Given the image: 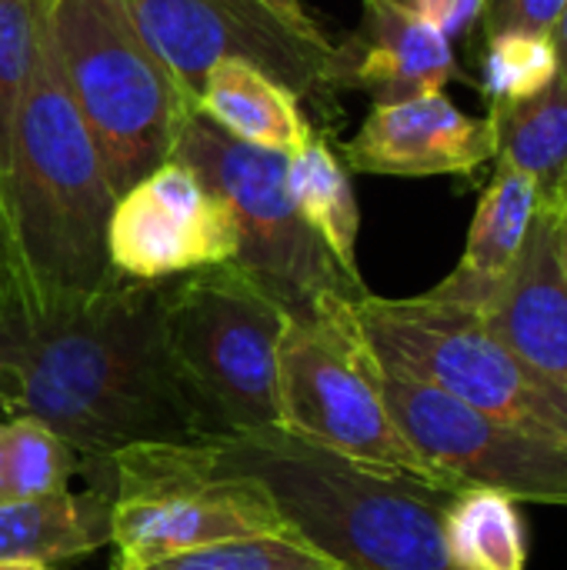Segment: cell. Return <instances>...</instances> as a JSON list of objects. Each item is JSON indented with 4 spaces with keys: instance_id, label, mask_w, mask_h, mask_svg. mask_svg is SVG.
<instances>
[{
    "instance_id": "cell-1",
    "label": "cell",
    "mask_w": 567,
    "mask_h": 570,
    "mask_svg": "<svg viewBox=\"0 0 567 570\" xmlns=\"http://www.w3.org/2000/svg\"><path fill=\"white\" fill-rule=\"evenodd\" d=\"M167 287L117 277L50 307H0V411L47 424L94 464L217 438L170 361Z\"/></svg>"
},
{
    "instance_id": "cell-2",
    "label": "cell",
    "mask_w": 567,
    "mask_h": 570,
    "mask_svg": "<svg viewBox=\"0 0 567 570\" xmlns=\"http://www.w3.org/2000/svg\"><path fill=\"white\" fill-rule=\"evenodd\" d=\"M114 204L104 160L60 70L50 0H40L0 210L3 307H50L114 284Z\"/></svg>"
},
{
    "instance_id": "cell-3",
    "label": "cell",
    "mask_w": 567,
    "mask_h": 570,
    "mask_svg": "<svg viewBox=\"0 0 567 570\" xmlns=\"http://www.w3.org/2000/svg\"><path fill=\"white\" fill-rule=\"evenodd\" d=\"M204 444L214 471L254 478L287 528L344 570H454L444 548V511L465 488L368 468L281 428Z\"/></svg>"
},
{
    "instance_id": "cell-4",
    "label": "cell",
    "mask_w": 567,
    "mask_h": 570,
    "mask_svg": "<svg viewBox=\"0 0 567 570\" xmlns=\"http://www.w3.org/2000/svg\"><path fill=\"white\" fill-rule=\"evenodd\" d=\"M50 27L67 90L120 197L174 157L197 100L140 37L124 0H50Z\"/></svg>"
},
{
    "instance_id": "cell-5",
    "label": "cell",
    "mask_w": 567,
    "mask_h": 570,
    "mask_svg": "<svg viewBox=\"0 0 567 570\" xmlns=\"http://www.w3.org/2000/svg\"><path fill=\"white\" fill-rule=\"evenodd\" d=\"M281 431L348 461L438 488H471L428 464L394 424L378 354L364 341L354 301L334 297L311 321L287 317L277 347Z\"/></svg>"
},
{
    "instance_id": "cell-6",
    "label": "cell",
    "mask_w": 567,
    "mask_h": 570,
    "mask_svg": "<svg viewBox=\"0 0 567 570\" xmlns=\"http://www.w3.org/2000/svg\"><path fill=\"white\" fill-rule=\"evenodd\" d=\"M170 160H184L227 204L237 224V257L231 261L287 317L311 321L328 301H361L354 281L307 227L287 190V154L227 137L201 110L187 120Z\"/></svg>"
},
{
    "instance_id": "cell-7",
    "label": "cell",
    "mask_w": 567,
    "mask_h": 570,
    "mask_svg": "<svg viewBox=\"0 0 567 570\" xmlns=\"http://www.w3.org/2000/svg\"><path fill=\"white\" fill-rule=\"evenodd\" d=\"M287 314L234 264L170 281L164 327L170 361L217 438L281 428L277 347Z\"/></svg>"
},
{
    "instance_id": "cell-8",
    "label": "cell",
    "mask_w": 567,
    "mask_h": 570,
    "mask_svg": "<svg viewBox=\"0 0 567 570\" xmlns=\"http://www.w3.org/2000/svg\"><path fill=\"white\" fill-rule=\"evenodd\" d=\"M354 317L381 364L398 367L454 401L551 438L567 441V394L515 357L478 311L421 297L354 301Z\"/></svg>"
},
{
    "instance_id": "cell-9",
    "label": "cell",
    "mask_w": 567,
    "mask_h": 570,
    "mask_svg": "<svg viewBox=\"0 0 567 570\" xmlns=\"http://www.w3.org/2000/svg\"><path fill=\"white\" fill-rule=\"evenodd\" d=\"M114 544L120 570L261 534H291L271 494L244 474L211 468L207 444H134L117 451Z\"/></svg>"
},
{
    "instance_id": "cell-10",
    "label": "cell",
    "mask_w": 567,
    "mask_h": 570,
    "mask_svg": "<svg viewBox=\"0 0 567 570\" xmlns=\"http://www.w3.org/2000/svg\"><path fill=\"white\" fill-rule=\"evenodd\" d=\"M140 37L197 100L217 60H244L301 104L338 117L348 90V47L314 23H294L264 0H124Z\"/></svg>"
},
{
    "instance_id": "cell-11",
    "label": "cell",
    "mask_w": 567,
    "mask_h": 570,
    "mask_svg": "<svg viewBox=\"0 0 567 570\" xmlns=\"http://www.w3.org/2000/svg\"><path fill=\"white\" fill-rule=\"evenodd\" d=\"M378 384L401 434L438 471L511 501L567 508V441L488 417L381 361Z\"/></svg>"
},
{
    "instance_id": "cell-12",
    "label": "cell",
    "mask_w": 567,
    "mask_h": 570,
    "mask_svg": "<svg viewBox=\"0 0 567 570\" xmlns=\"http://www.w3.org/2000/svg\"><path fill=\"white\" fill-rule=\"evenodd\" d=\"M107 254L117 277L160 284L237 257L227 204L184 160H167L114 204Z\"/></svg>"
},
{
    "instance_id": "cell-13",
    "label": "cell",
    "mask_w": 567,
    "mask_h": 570,
    "mask_svg": "<svg viewBox=\"0 0 567 570\" xmlns=\"http://www.w3.org/2000/svg\"><path fill=\"white\" fill-rule=\"evenodd\" d=\"M498 157L491 117H468L441 94L374 104L344 144V167L388 177H468Z\"/></svg>"
},
{
    "instance_id": "cell-14",
    "label": "cell",
    "mask_w": 567,
    "mask_h": 570,
    "mask_svg": "<svg viewBox=\"0 0 567 570\" xmlns=\"http://www.w3.org/2000/svg\"><path fill=\"white\" fill-rule=\"evenodd\" d=\"M478 314L515 357L567 394V274L558 214L538 210L511 277Z\"/></svg>"
},
{
    "instance_id": "cell-15",
    "label": "cell",
    "mask_w": 567,
    "mask_h": 570,
    "mask_svg": "<svg viewBox=\"0 0 567 570\" xmlns=\"http://www.w3.org/2000/svg\"><path fill=\"white\" fill-rule=\"evenodd\" d=\"M348 47V90H364L374 104H394L421 94H441L465 80L451 40L414 17L408 7L364 0V20Z\"/></svg>"
},
{
    "instance_id": "cell-16",
    "label": "cell",
    "mask_w": 567,
    "mask_h": 570,
    "mask_svg": "<svg viewBox=\"0 0 567 570\" xmlns=\"http://www.w3.org/2000/svg\"><path fill=\"white\" fill-rule=\"evenodd\" d=\"M538 210H541V204H538L535 180L528 174H521L518 167L498 160L495 177H491L485 197L478 200L458 267L451 271V277H444L428 294L438 301H448V304L471 307V311L488 307V301L511 277V271L528 244Z\"/></svg>"
},
{
    "instance_id": "cell-17",
    "label": "cell",
    "mask_w": 567,
    "mask_h": 570,
    "mask_svg": "<svg viewBox=\"0 0 567 570\" xmlns=\"http://www.w3.org/2000/svg\"><path fill=\"white\" fill-rule=\"evenodd\" d=\"M197 110L227 137L291 154L317 130L304 104L264 70L244 60H217L197 94Z\"/></svg>"
},
{
    "instance_id": "cell-18",
    "label": "cell",
    "mask_w": 567,
    "mask_h": 570,
    "mask_svg": "<svg viewBox=\"0 0 567 570\" xmlns=\"http://www.w3.org/2000/svg\"><path fill=\"white\" fill-rule=\"evenodd\" d=\"M114 544V498L90 494H43L30 501L0 504V561L40 564L90 554Z\"/></svg>"
},
{
    "instance_id": "cell-19",
    "label": "cell",
    "mask_w": 567,
    "mask_h": 570,
    "mask_svg": "<svg viewBox=\"0 0 567 570\" xmlns=\"http://www.w3.org/2000/svg\"><path fill=\"white\" fill-rule=\"evenodd\" d=\"M498 160L528 174L538 187L541 210L567 207V80L555 77L528 100L491 107Z\"/></svg>"
},
{
    "instance_id": "cell-20",
    "label": "cell",
    "mask_w": 567,
    "mask_h": 570,
    "mask_svg": "<svg viewBox=\"0 0 567 570\" xmlns=\"http://www.w3.org/2000/svg\"><path fill=\"white\" fill-rule=\"evenodd\" d=\"M287 190L301 217L324 240V247L341 264V271L354 281H364L358 267L361 210H358L354 184L344 160L321 134H314L307 144L287 154Z\"/></svg>"
},
{
    "instance_id": "cell-21",
    "label": "cell",
    "mask_w": 567,
    "mask_h": 570,
    "mask_svg": "<svg viewBox=\"0 0 567 570\" xmlns=\"http://www.w3.org/2000/svg\"><path fill=\"white\" fill-rule=\"evenodd\" d=\"M444 548L454 570H528L518 501L488 488H465L444 511Z\"/></svg>"
},
{
    "instance_id": "cell-22",
    "label": "cell",
    "mask_w": 567,
    "mask_h": 570,
    "mask_svg": "<svg viewBox=\"0 0 567 570\" xmlns=\"http://www.w3.org/2000/svg\"><path fill=\"white\" fill-rule=\"evenodd\" d=\"M3 428H7V444H3L7 498L30 501V498L67 491L70 478L80 471V454L33 417H10V424Z\"/></svg>"
},
{
    "instance_id": "cell-23",
    "label": "cell",
    "mask_w": 567,
    "mask_h": 570,
    "mask_svg": "<svg viewBox=\"0 0 567 570\" xmlns=\"http://www.w3.org/2000/svg\"><path fill=\"white\" fill-rule=\"evenodd\" d=\"M144 570H344L334 558L307 544L301 534H261L237 538L211 548H197Z\"/></svg>"
},
{
    "instance_id": "cell-24",
    "label": "cell",
    "mask_w": 567,
    "mask_h": 570,
    "mask_svg": "<svg viewBox=\"0 0 567 570\" xmlns=\"http://www.w3.org/2000/svg\"><path fill=\"white\" fill-rule=\"evenodd\" d=\"M558 77V60L548 33L508 30L488 37V53L481 67V87L491 107L518 104L545 90Z\"/></svg>"
},
{
    "instance_id": "cell-25",
    "label": "cell",
    "mask_w": 567,
    "mask_h": 570,
    "mask_svg": "<svg viewBox=\"0 0 567 570\" xmlns=\"http://www.w3.org/2000/svg\"><path fill=\"white\" fill-rule=\"evenodd\" d=\"M37 3L40 0H0V210H3V187L10 170L17 107L30 70Z\"/></svg>"
},
{
    "instance_id": "cell-26",
    "label": "cell",
    "mask_w": 567,
    "mask_h": 570,
    "mask_svg": "<svg viewBox=\"0 0 567 570\" xmlns=\"http://www.w3.org/2000/svg\"><path fill=\"white\" fill-rule=\"evenodd\" d=\"M565 0H481V23L488 37L525 30V33H548L561 13Z\"/></svg>"
},
{
    "instance_id": "cell-27",
    "label": "cell",
    "mask_w": 567,
    "mask_h": 570,
    "mask_svg": "<svg viewBox=\"0 0 567 570\" xmlns=\"http://www.w3.org/2000/svg\"><path fill=\"white\" fill-rule=\"evenodd\" d=\"M408 10L438 27L448 40L468 33L481 20V0H408Z\"/></svg>"
},
{
    "instance_id": "cell-28",
    "label": "cell",
    "mask_w": 567,
    "mask_h": 570,
    "mask_svg": "<svg viewBox=\"0 0 567 570\" xmlns=\"http://www.w3.org/2000/svg\"><path fill=\"white\" fill-rule=\"evenodd\" d=\"M548 40H551V50H555V60H558V77L567 80V0L555 20V27L548 30Z\"/></svg>"
},
{
    "instance_id": "cell-29",
    "label": "cell",
    "mask_w": 567,
    "mask_h": 570,
    "mask_svg": "<svg viewBox=\"0 0 567 570\" xmlns=\"http://www.w3.org/2000/svg\"><path fill=\"white\" fill-rule=\"evenodd\" d=\"M267 7H274L277 13H284L287 20H294V23H314V17L307 13V7L301 3V0H264Z\"/></svg>"
},
{
    "instance_id": "cell-30",
    "label": "cell",
    "mask_w": 567,
    "mask_h": 570,
    "mask_svg": "<svg viewBox=\"0 0 567 570\" xmlns=\"http://www.w3.org/2000/svg\"><path fill=\"white\" fill-rule=\"evenodd\" d=\"M3 444H7V428L0 424V504H7V474H3Z\"/></svg>"
},
{
    "instance_id": "cell-31",
    "label": "cell",
    "mask_w": 567,
    "mask_h": 570,
    "mask_svg": "<svg viewBox=\"0 0 567 570\" xmlns=\"http://www.w3.org/2000/svg\"><path fill=\"white\" fill-rule=\"evenodd\" d=\"M561 220V261H565V274H567V214H558Z\"/></svg>"
},
{
    "instance_id": "cell-32",
    "label": "cell",
    "mask_w": 567,
    "mask_h": 570,
    "mask_svg": "<svg viewBox=\"0 0 567 570\" xmlns=\"http://www.w3.org/2000/svg\"><path fill=\"white\" fill-rule=\"evenodd\" d=\"M0 570H50L40 564H17V561H0Z\"/></svg>"
},
{
    "instance_id": "cell-33",
    "label": "cell",
    "mask_w": 567,
    "mask_h": 570,
    "mask_svg": "<svg viewBox=\"0 0 567 570\" xmlns=\"http://www.w3.org/2000/svg\"><path fill=\"white\" fill-rule=\"evenodd\" d=\"M381 3H394V7H408V0H381Z\"/></svg>"
},
{
    "instance_id": "cell-34",
    "label": "cell",
    "mask_w": 567,
    "mask_h": 570,
    "mask_svg": "<svg viewBox=\"0 0 567 570\" xmlns=\"http://www.w3.org/2000/svg\"><path fill=\"white\" fill-rule=\"evenodd\" d=\"M7 304V297H3V281H0V307Z\"/></svg>"
},
{
    "instance_id": "cell-35",
    "label": "cell",
    "mask_w": 567,
    "mask_h": 570,
    "mask_svg": "<svg viewBox=\"0 0 567 570\" xmlns=\"http://www.w3.org/2000/svg\"><path fill=\"white\" fill-rule=\"evenodd\" d=\"M565 214H567V207H565Z\"/></svg>"
},
{
    "instance_id": "cell-36",
    "label": "cell",
    "mask_w": 567,
    "mask_h": 570,
    "mask_svg": "<svg viewBox=\"0 0 567 570\" xmlns=\"http://www.w3.org/2000/svg\"><path fill=\"white\" fill-rule=\"evenodd\" d=\"M117 570H120V568H117Z\"/></svg>"
}]
</instances>
